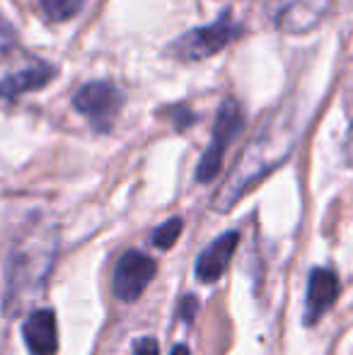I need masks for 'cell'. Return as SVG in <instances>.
Masks as SVG:
<instances>
[{
    "label": "cell",
    "instance_id": "obj_1",
    "mask_svg": "<svg viewBox=\"0 0 353 355\" xmlns=\"http://www.w3.org/2000/svg\"><path fill=\"white\" fill-rule=\"evenodd\" d=\"M298 138L295 119H276L271 121V126H266L259 133L257 141L247 145V150L242 153L237 167L232 169L230 179L225 182V187L221 189L216 198V206L221 211H227L232 203L240 201V196L252 187L255 182H259L266 172H271L273 167L283 162L291 155L293 145Z\"/></svg>",
    "mask_w": 353,
    "mask_h": 355
},
{
    "label": "cell",
    "instance_id": "obj_2",
    "mask_svg": "<svg viewBox=\"0 0 353 355\" xmlns=\"http://www.w3.org/2000/svg\"><path fill=\"white\" fill-rule=\"evenodd\" d=\"M240 32H242V27L225 10L216 22L206 24V27L189 29L187 34H182L177 42L170 44V51L175 53L177 58H184V61H203V58L216 56L227 44L235 42V39L240 37Z\"/></svg>",
    "mask_w": 353,
    "mask_h": 355
},
{
    "label": "cell",
    "instance_id": "obj_3",
    "mask_svg": "<svg viewBox=\"0 0 353 355\" xmlns=\"http://www.w3.org/2000/svg\"><path fill=\"white\" fill-rule=\"evenodd\" d=\"M242 126H245V114H242L240 102L232 97L223 99L216 116V126H213V138L196 167V179L201 184H208L216 179V174L223 167V159H225L227 145L235 141L237 133L242 131Z\"/></svg>",
    "mask_w": 353,
    "mask_h": 355
},
{
    "label": "cell",
    "instance_id": "obj_4",
    "mask_svg": "<svg viewBox=\"0 0 353 355\" xmlns=\"http://www.w3.org/2000/svg\"><path fill=\"white\" fill-rule=\"evenodd\" d=\"M123 102H126V94L112 83H104V80H94L87 83L73 94V107L87 116L94 123V128L99 131H109L114 123V119L119 116Z\"/></svg>",
    "mask_w": 353,
    "mask_h": 355
},
{
    "label": "cell",
    "instance_id": "obj_5",
    "mask_svg": "<svg viewBox=\"0 0 353 355\" xmlns=\"http://www.w3.org/2000/svg\"><path fill=\"white\" fill-rule=\"evenodd\" d=\"M157 263L143 252H126L114 268V295L123 302L138 300L155 278Z\"/></svg>",
    "mask_w": 353,
    "mask_h": 355
},
{
    "label": "cell",
    "instance_id": "obj_6",
    "mask_svg": "<svg viewBox=\"0 0 353 355\" xmlns=\"http://www.w3.org/2000/svg\"><path fill=\"white\" fill-rule=\"evenodd\" d=\"M339 295V278L329 268H315L307 281L305 295V324H315L332 304L336 302Z\"/></svg>",
    "mask_w": 353,
    "mask_h": 355
},
{
    "label": "cell",
    "instance_id": "obj_7",
    "mask_svg": "<svg viewBox=\"0 0 353 355\" xmlns=\"http://www.w3.org/2000/svg\"><path fill=\"white\" fill-rule=\"evenodd\" d=\"M22 336L32 355H56L58 329L51 309H39L29 314L22 324Z\"/></svg>",
    "mask_w": 353,
    "mask_h": 355
},
{
    "label": "cell",
    "instance_id": "obj_8",
    "mask_svg": "<svg viewBox=\"0 0 353 355\" xmlns=\"http://www.w3.org/2000/svg\"><path fill=\"white\" fill-rule=\"evenodd\" d=\"M237 242H240V234L237 232H225L211 242L206 249L201 252L196 261V276L201 278L203 283H213L225 273V268L230 266V259L237 249Z\"/></svg>",
    "mask_w": 353,
    "mask_h": 355
},
{
    "label": "cell",
    "instance_id": "obj_9",
    "mask_svg": "<svg viewBox=\"0 0 353 355\" xmlns=\"http://www.w3.org/2000/svg\"><path fill=\"white\" fill-rule=\"evenodd\" d=\"M53 75H56V71H53L51 66H46V63H37V66L24 68V71H15L0 80V97L12 99L24 92L42 89L51 83Z\"/></svg>",
    "mask_w": 353,
    "mask_h": 355
},
{
    "label": "cell",
    "instance_id": "obj_10",
    "mask_svg": "<svg viewBox=\"0 0 353 355\" xmlns=\"http://www.w3.org/2000/svg\"><path fill=\"white\" fill-rule=\"evenodd\" d=\"M83 5H85V0H44V12L53 22H63V19L76 17Z\"/></svg>",
    "mask_w": 353,
    "mask_h": 355
},
{
    "label": "cell",
    "instance_id": "obj_11",
    "mask_svg": "<svg viewBox=\"0 0 353 355\" xmlns=\"http://www.w3.org/2000/svg\"><path fill=\"white\" fill-rule=\"evenodd\" d=\"M182 227H184L182 218H170L167 223H162L160 227L153 232V242H155V247L170 249L172 244L177 242L179 234H182Z\"/></svg>",
    "mask_w": 353,
    "mask_h": 355
},
{
    "label": "cell",
    "instance_id": "obj_12",
    "mask_svg": "<svg viewBox=\"0 0 353 355\" xmlns=\"http://www.w3.org/2000/svg\"><path fill=\"white\" fill-rule=\"evenodd\" d=\"M133 353L136 355H160V346H157L155 338H141V341H136V346H133Z\"/></svg>",
    "mask_w": 353,
    "mask_h": 355
},
{
    "label": "cell",
    "instance_id": "obj_13",
    "mask_svg": "<svg viewBox=\"0 0 353 355\" xmlns=\"http://www.w3.org/2000/svg\"><path fill=\"white\" fill-rule=\"evenodd\" d=\"M346 159H349V164L353 167V123L349 128V136H346Z\"/></svg>",
    "mask_w": 353,
    "mask_h": 355
},
{
    "label": "cell",
    "instance_id": "obj_14",
    "mask_svg": "<svg viewBox=\"0 0 353 355\" xmlns=\"http://www.w3.org/2000/svg\"><path fill=\"white\" fill-rule=\"evenodd\" d=\"M193 307H196V300H193V297H187V300H184V309H182V317H184V319H189V317H191Z\"/></svg>",
    "mask_w": 353,
    "mask_h": 355
},
{
    "label": "cell",
    "instance_id": "obj_15",
    "mask_svg": "<svg viewBox=\"0 0 353 355\" xmlns=\"http://www.w3.org/2000/svg\"><path fill=\"white\" fill-rule=\"evenodd\" d=\"M170 355H191V353H189V348L184 346V343H179V346L172 348V353H170Z\"/></svg>",
    "mask_w": 353,
    "mask_h": 355
}]
</instances>
